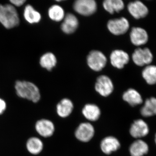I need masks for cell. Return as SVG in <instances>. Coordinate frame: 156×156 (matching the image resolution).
I'll return each instance as SVG.
<instances>
[{"label":"cell","mask_w":156,"mask_h":156,"mask_svg":"<svg viewBox=\"0 0 156 156\" xmlns=\"http://www.w3.org/2000/svg\"><path fill=\"white\" fill-rule=\"evenodd\" d=\"M17 95L36 103L41 98L38 88L34 84L26 81H17L15 87Z\"/></svg>","instance_id":"obj_1"},{"label":"cell","mask_w":156,"mask_h":156,"mask_svg":"<svg viewBox=\"0 0 156 156\" xmlns=\"http://www.w3.org/2000/svg\"><path fill=\"white\" fill-rule=\"evenodd\" d=\"M20 22L17 10L11 5H0V22L5 28L17 26Z\"/></svg>","instance_id":"obj_2"},{"label":"cell","mask_w":156,"mask_h":156,"mask_svg":"<svg viewBox=\"0 0 156 156\" xmlns=\"http://www.w3.org/2000/svg\"><path fill=\"white\" fill-rule=\"evenodd\" d=\"M87 61L88 66L91 69L95 71H100L105 67L107 58L100 51L93 50L89 53Z\"/></svg>","instance_id":"obj_3"},{"label":"cell","mask_w":156,"mask_h":156,"mask_svg":"<svg viewBox=\"0 0 156 156\" xmlns=\"http://www.w3.org/2000/svg\"><path fill=\"white\" fill-rule=\"evenodd\" d=\"M132 60L136 65L139 66L149 65L153 60V55L149 48H138L132 54Z\"/></svg>","instance_id":"obj_4"},{"label":"cell","mask_w":156,"mask_h":156,"mask_svg":"<svg viewBox=\"0 0 156 156\" xmlns=\"http://www.w3.org/2000/svg\"><path fill=\"white\" fill-rule=\"evenodd\" d=\"M95 131L93 126L89 122L81 123L76 129L75 136L82 142H88L93 138Z\"/></svg>","instance_id":"obj_5"},{"label":"cell","mask_w":156,"mask_h":156,"mask_svg":"<svg viewBox=\"0 0 156 156\" xmlns=\"http://www.w3.org/2000/svg\"><path fill=\"white\" fill-rule=\"evenodd\" d=\"M73 9L78 14L89 16L97 10V4L94 0H78L74 3Z\"/></svg>","instance_id":"obj_6"},{"label":"cell","mask_w":156,"mask_h":156,"mask_svg":"<svg viewBox=\"0 0 156 156\" xmlns=\"http://www.w3.org/2000/svg\"><path fill=\"white\" fill-rule=\"evenodd\" d=\"M108 28L112 34L115 35L124 34L128 31L130 24L128 20L125 17L111 20L108 23Z\"/></svg>","instance_id":"obj_7"},{"label":"cell","mask_w":156,"mask_h":156,"mask_svg":"<svg viewBox=\"0 0 156 156\" xmlns=\"http://www.w3.org/2000/svg\"><path fill=\"white\" fill-rule=\"evenodd\" d=\"M95 89L101 96L107 97L113 91V84L108 76H101L98 78L95 83Z\"/></svg>","instance_id":"obj_8"},{"label":"cell","mask_w":156,"mask_h":156,"mask_svg":"<svg viewBox=\"0 0 156 156\" xmlns=\"http://www.w3.org/2000/svg\"><path fill=\"white\" fill-rule=\"evenodd\" d=\"M149 131V127L147 123L141 119L134 121L131 124L129 130L130 135L137 139H140L147 136Z\"/></svg>","instance_id":"obj_9"},{"label":"cell","mask_w":156,"mask_h":156,"mask_svg":"<svg viewBox=\"0 0 156 156\" xmlns=\"http://www.w3.org/2000/svg\"><path fill=\"white\" fill-rule=\"evenodd\" d=\"M128 11L131 16L136 19L144 18L148 14L147 7L139 1H134L128 4Z\"/></svg>","instance_id":"obj_10"},{"label":"cell","mask_w":156,"mask_h":156,"mask_svg":"<svg viewBox=\"0 0 156 156\" xmlns=\"http://www.w3.org/2000/svg\"><path fill=\"white\" fill-rule=\"evenodd\" d=\"M130 37L131 43L134 46H140L145 44L148 41L147 32L141 27H133L130 32Z\"/></svg>","instance_id":"obj_11"},{"label":"cell","mask_w":156,"mask_h":156,"mask_svg":"<svg viewBox=\"0 0 156 156\" xmlns=\"http://www.w3.org/2000/svg\"><path fill=\"white\" fill-rule=\"evenodd\" d=\"M121 147V144L119 140L113 136L105 137L100 143L101 149L105 154L109 155L116 151Z\"/></svg>","instance_id":"obj_12"},{"label":"cell","mask_w":156,"mask_h":156,"mask_svg":"<svg viewBox=\"0 0 156 156\" xmlns=\"http://www.w3.org/2000/svg\"><path fill=\"white\" fill-rule=\"evenodd\" d=\"M110 58L112 65L119 69L123 68L130 59L128 53L123 50H118L112 52Z\"/></svg>","instance_id":"obj_13"},{"label":"cell","mask_w":156,"mask_h":156,"mask_svg":"<svg viewBox=\"0 0 156 156\" xmlns=\"http://www.w3.org/2000/svg\"><path fill=\"white\" fill-rule=\"evenodd\" d=\"M36 130L40 135L44 137L52 136L55 131V126L53 122L43 119L37 122Z\"/></svg>","instance_id":"obj_14"},{"label":"cell","mask_w":156,"mask_h":156,"mask_svg":"<svg viewBox=\"0 0 156 156\" xmlns=\"http://www.w3.org/2000/svg\"><path fill=\"white\" fill-rule=\"evenodd\" d=\"M149 146L144 140L136 139L129 147V152L131 156H143L149 151Z\"/></svg>","instance_id":"obj_15"},{"label":"cell","mask_w":156,"mask_h":156,"mask_svg":"<svg viewBox=\"0 0 156 156\" xmlns=\"http://www.w3.org/2000/svg\"><path fill=\"white\" fill-rule=\"evenodd\" d=\"M83 115L88 121L95 122L100 118L101 112L97 105L93 104H87L82 109Z\"/></svg>","instance_id":"obj_16"},{"label":"cell","mask_w":156,"mask_h":156,"mask_svg":"<svg viewBox=\"0 0 156 156\" xmlns=\"http://www.w3.org/2000/svg\"><path fill=\"white\" fill-rule=\"evenodd\" d=\"M79 22L77 17L72 14H67L65 16L61 25L62 31L66 34H72L77 28Z\"/></svg>","instance_id":"obj_17"},{"label":"cell","mask_w":156,"mask_h":156,"mask_svg":"<svg viewBox=\"0 0 156 156\" xmlns=\"http://www.w3.org/2000/svg\"><path fill=\"white\" fill-rule=\"evenodd\" d=\"M73 104L70 99L65 98L60 101L56 105V110L57 114L62 118L69 116L73 112Z\"/></svg>","instance_id":"obj_18"},{"label":"cell","mask_w":156,"mask_h":156,"mask_svg":"<svg viewBox=\"0 0 156 156\" xmlns=\"http://www.w3.org/2000/svg\"><path fill=\"white\" fill-rule=\"evenodd\" d=\"M123 100L131 106H136L143 103V100L141 95L136 90L129 89L123 93Z\"/></svg>","instance_id":"obj_19"},{"label":"cell","mask_w":156,"mask_h":156,"mask_svg":"<svg viewBox=\"0 0 156 156\" xmlns=\"http://www.w3.org/2000/svg\"><path fill=\"white\" fill-rule=\"evenodd\" d=\"M142 116L147 118L156 115V98L151 97L145 100L140 110Z\"/></svg>","instance_id":"obj_20"},{"label":"cell","mask_w":156,"mask_h":156,"mask_svg":"<svg viewBox=\"0 0 156 156\" xmlns=\"http://www.w3.org/2000/svg\"><path fill=\"white\" fill-rule=\"evenodd\" d=\"M103 6L105 10L111 14L122 11L125 7L122 0H106L103 2Z\"/></svg>","instance_id":"obj_21"},{"label":"cell","mask_w":156,"mask_h":156,"mask_svg":"<svg viewBox=\"0 0 156 156\" xmlns=\"http://www.w3.org/2000/svg\"><path fill=\"white\" fill-rule=\"evenodd\" d=\"M143 78L148 84H156V66L148 65L142 71Z\"/></svg>","instance_id":"obj_22"},{"label":"cell","mask_w":156,"mask_h":156,"mask_svg":"<svg viewBox=\"0 0 156 156\" xmlns=\"http://www.w3.org/2000/svg\"><path fill=\"white\" fill-rule=\"evenodd\" d=\"M43 143L41 140L37 137L30 138L27 143V147L30 153L33 154H38L42 151Z\"/></svg>","instance_id":"obj_23"},{"label":"cell","mask_w":156,"mask_h":156,"mask_svg":"<svg viewBox=\"0 0 156 156\" xmlns=\"http://www.w3.org/2000/svg\"><path fill=\"white\" fill-rule=\"evenodd\" d=\"M56 56L51 53L44 54L40 59V64L41 66L49 71L51 70L56 65Z\"/></svg>","instance_id":"obj_24"},{"label":"cell","mask_w":156,"mask_h":156,"mask_svg":"<svg viewBox=\"0 0 156 156\" xmlns=\"http://www.w3.org/2000/svg\"><path fill=\"white\" fill-rule=\"evenodd\" d=\"M24 16L25 19L31 23H37L39 22L41 19V15L40 13L30 5L26 7Z\"/></svg>","instance_id":"obj_25"},{"label":"cell","mask_w":156,"mask_h":156,"mask_svg":"<svg viewBox=\"0 0 156 156\" xmlns=\"http://www.w3.org/2000/svg\"><path fill=\"white\" fill-rule=\"evenodd\" d=\"M48 14L50 19L57 22L61 21L65 17L64 10L58 5H54L50 7Z\"/></svg>","instance_id":"obj_26"},{"label":"cell","mask_w":156,"mask_h":156,"mask_svg":"<svg viewBox=\"0 0 156 156\" xmlns=\"http://www.w3.org/2000/svg\"><path fill=\"white\" fill-rule=\"evenodd\" d=\"M6 108L5 102L2 99L0 98V115L3 114Z\"/></svg>","instance_id":"obj_27"},{"label":"cell","mask_w":156,"mask_h":156,"mask_svg":"<svg viewBox=\"0 0 156 156\" xmlns=\"http://www.w3.org/2000/svg\"><path fill=\"white\" fill-rule=\"evenodd\" d=\"M25 2V0H12V1H10L11 3L17 7L22 5Z\"/></svg>","instance_id":"obj_28"},{"label":"cell","mask_w":156,"mask_h":156,"mask_svg":"<svg viewBox=\"0 0 156 156\" xmlns=\"http://www.w3.org/2000/svg\"><path fill=\"white\" fill-rule=\"evenodd\" d=\"M154 140H155V144H156V133L155 135Z\"/></svg>","instance_id":"obj_29"}]
</instances>
